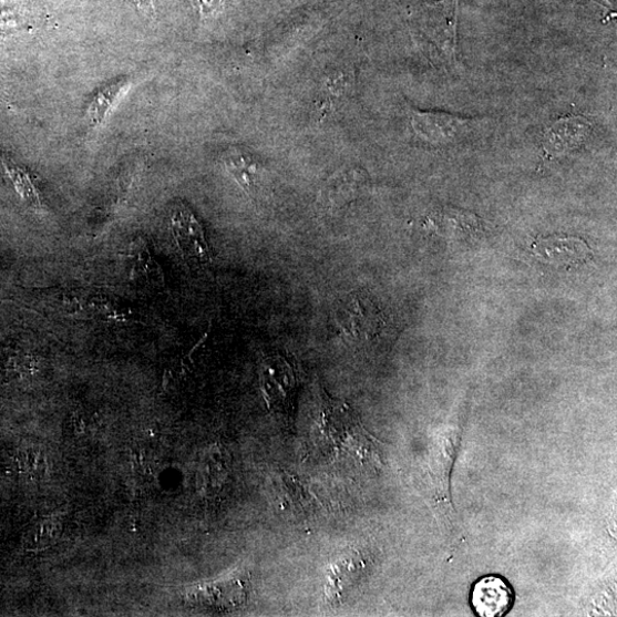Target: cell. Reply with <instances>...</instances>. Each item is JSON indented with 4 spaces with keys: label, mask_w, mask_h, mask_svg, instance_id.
<instances>
[{
    "label": "cell",
    "mask_w": 617,
    "mask_h": 617,
    "mask_svg": "<svg viewBox=\"0 0 617 617\" xmlns=\"http://www.w3.org/2000/svg\"><path fill=\"white\" fill-rule=\"evenodd\" d=\"M171 233L181 256L193 267H206L212 253L200 223L185 205H177L171 215Z\"/></svg>",
    "instance_id": "5"
},
{
    "label": "cell",
    "mask_w": 617,
    "mask_h": 617,
    "mask_svg": "<svg viewBox=\"0 0 617 617\" xmlns=\"http://www.w3.org/2000/svg\"><path fill=\"white\" fill-rule=\"evenodd\" d=\"M593 123L584 116H566L554 122L542 137V150L547 160L567 157L589 138Z\"/></svg>",
    "instance_id": "7"
},
{
    "label": "cell",
    "mask_w": 617,
    "mask_h": 617,
    "mask_svg": "<svg viewBox=\"0 0 617 617\" xmlns=\"http://www.w3.org/2000/svg\"><path fill=\"white\" fill-rule=\"evenodd\" d=\"M336 321L346 339L368 340L379 333L382 316L377 306L366 296L350 295L338 306Z\"/></svg>",
    "instance_id": "6"
},
{
    "label": "cell",
    "mask_w": 617,
    "mask_h": 617,
    "mask_svg": "<svg viewBox=\"0 0 617 617\" xmlns=\"http://www.w3.org/2000/svg\"><path fill=\"white\" fill-rule=\"evenodd\" d=\"M532 249L539 259L565 268L584 265L593 258L588 244L576 237L538 238Z\"/></svg>",
    "instance_id": "8"
},
{
    "label": "cell",
    "mask_w": 617,
    "mask_h": 617,
    "mask_svg": "<svg viewBox=\"0 0 617 617\" xmlns=\"http://www.w3.org/2000/svg\"><path fill=\"white\" fill-rule=\"evenodd\" d=\"M130 259L133 280L155 287L164 285L163 269L143 239L138 238L132 244Z\"/></svg>",
    "instance_id": "13"
},
{
    "label": "cell",
    "mask_w": 617,
    "mask_h": 617,
    "mask_svg": "<svg viewBox=\"0 0 617 617\" xmlns=\"http://www.w3.org/2000/svg\"><path fill=\"white\" fill-rule=\"evenodd\" d=\"M305 444L311 457L333 465L381 464L379 443L353 411L317 385L305 423Z\"/></svg>",
    "instance_id": "1"
},
{
    "label": "cell",
    "mask_w": 617,
    "mask_h": 617,
    "mask_svg": "<svg viewBox=\"0 0 617 617\" xmlns=\"http://www.w3.org/2000/svg\"><path fill=\"white\" fill-rule=\"evenodd\" d=\"M366 563L356 554L338 558L326 575L325 597L331 605H339L364 574Z\"/></svg>",
    "instance_id": "9"
},
{
    "label": "cell",
    "mask_w": 617,
    "mask_h": 617,
    "mask_svg": "<svg viewBox=\"0 0 617 617\" xmlns=\"http://www.w3.org/2000/svg\"><path fill=\"white\" fill-rule=\"evenodd\" d=\"M261 387L271 411L284 415L292 414L298 390L297 371L281 354L265 359L260 371Z\"/></svg>",
    "instance_id": "3"
},
{
    "label": "cell",
    "mask_w": 617,
    "mask_h": 617,
    "mask_svg": "<svg viewBox=\"0 0 617 617\" xmlns=\"http://www.w3.org/2000/svg\"><path fill=\"white\" fill-rule=\"evenodd\" d=\"M226 3V0H194L202 18H208L219 12Z\"/></svg>",
    "instance_id": "17"
},
{
    "label": "cell",
    "mask_w": 617,
    "mask_h": 617,
    "mask_svg": "<svg viewBox=\"0 0 617 617\" xmlns=\"http://www.w3.org/2000/svg\"><path fill=\"white\" fill-rule=\"evenodd\" d=\"M364 183L366 175L360 171L340 172L326 184L321 200L330 208H340L354 200Z\"/></svg>",
    "instance_id": "12"
},
{
    "label": "cell",
    "mask_w": 617,
    "mask_h": 617,
    "mask_svg": "<svg viewBox=\"0 0 617 617\" xmlns=\"http://www.w3.org/2000/svg\"><path fill=\"white\" fill-rule=\"evenodd\" d=\"M431 229L451 237H465L481 230V220L475 214L454 208H443L428 217Z\"/></svg>",
    "instance_id": "11"
},
{
    "label": "cell",
    "mask_w": 617,
    "mask_h": 617,
    "mask_svg": "<svg viewBox=\"0 0 617 617\" xmlns=\"http://www.w3.org/2000/svg\"><path fill=\"white\" fill-rule=\"evenodd\" d=\"M471 603L481 616L498 617L513 607L514 593L502 578L487 576L475 585Z\"/></svg>",
    "instance_id": "10"
},
{
    "label": "cell",
    "mask_w": 617,
    "mask_h": 617,
    "mask_svg": "<svg viewBox=\"0 0 617 617\" xmlns=\"http://www.w3.org/2000/svg\"><path fill=\"white\" fill-rule=\"evenodd\" d=\"M459 0H438L421 6L413 14L417 30L429 56L441 66L456 69Z\"/></svg>",
    "instance_id": "2"
},
{
    "label": "cell",
    "mask_w": 617,
    "mask_h": 617,
    "mask_svg": "<svg viewBox=\"0 0 617 617\" xmlns=\"http://www.w3.org/2000/svg\"><path fill=\"white\" fill-rule=\"evenodd\" d=\"M128 86L130 84L127 82H121L99 92L88 111L91 126L96 127L104 122L107 114L111 113L114 107V104H116L120 97L128 90Z\"/></svg>",
    "instance_id": "15"
},
{
    "label": "cell",
    "mask_w": 617,
    "mask_h": 617,
    "mask_svg": "<svg viewBox=\"0 0 617 617\" xmlns=\"http://www.w3.org/2000/svg\"><path fill=\"white\" fill-rule=\"evenodd\" d=\"M594 2H596L597 4H599L600 7H603L605 9H611V4H610L609 0H594Z\"/></svg>",
    "instance_id": "19"
},
{
    "label": "cell",
    "mask_w": 617,
    "mask_h": 617,
    "mask_svg": "<svg viewBox=\"0 0 617 617\" xmlns=\"http://www.w3.org/2000/svg\"><path fill=\"white\" fill-rule=\"evenodd\" d=\"M226 166L246 193H250L257 186L260 169L251 158L243 154H235L226 160Z\"/></svg>",
    "instance_id": "16"
},
{
    "label": "cell",
    "mask_w": 617,
    "mask_h": 617,
    "mask_svg": "<svg viewBox=\"0 0 617 617\" xmlns=\"http://www.w3.org/2000/svg\"><path fill=\"white\" fill-rule=\"evenodd\" d=\"M2 164L22 200L33 209H41L43 206L41 195L30 174L11 160L3 158Z\"/></svg>",
    "instance_id": "14"
},
{
    "label": "cell",
    "mask_w": 617,
    "mask_h": 617,
    "mask_svg": "<svg viewBox=\"0 0 617 617\" xmlns=\"http://www.w3.org/2000/svg\"><path fill=\"white\" fill-rule=\"evenodd\" d=\"M136 7L144 13H154V2L153 0H134Z\"/></svg>",
    "instance_id": "18"
},
{
    "label": "cell",
    "mask_w": 617,
    "mask_h": 617,
    "mask_svg": "<svg viewBox=\"0 0 617 617\" xmlns=\"http://www.w3.org/2000/svg\"><path fill=\"white\" fill-rule=\"evenodd\" d=\"M412 128L422 142L432 147H445L456 144L473 133L477 126L475 120L443 112H412Z\"/></svg>",
    "instance_id": "4"
}]
</instances>
